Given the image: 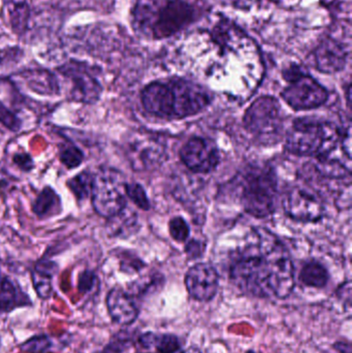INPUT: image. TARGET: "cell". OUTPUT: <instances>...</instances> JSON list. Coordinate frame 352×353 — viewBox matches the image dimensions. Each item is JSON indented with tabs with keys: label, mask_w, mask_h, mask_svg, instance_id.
<instances>
[{
	"label": "cell",
	"mask_w": 352,
	"mask_h": 353,
	"mask_svg": "<svg viewBox=\"0 0 352 353\" xmlns=\"http://www.w3.org/2000/svg\"><path fill=\"white\" fill-rule=\"evenodd\" d=\"M229 277L236 288L256 298L283 300L295 288V268L282 243L269 230L258 228L253 241L234 259Z\"/></svg>",
	"instance_id": "1"
},
{
	"label": "cell",
	"mask_w": 352,
	"mask_h": 353,
	"mask_svg": "<svg viewBox=\"0 0 352 353\" xmlns=\"http://www.w3.org/2000/svg\"><path fill=\"white\" fill-rule=\"evenodd\" d=\"M194 10L185 0H138L134 10L136 30L165 39L194 20Z\"/></svg>",
	"instance_id": "2"
},
{
	"label": "cell",
	"mask_w": 352,
	"mask_h": 353,
	"mask_svg": "<svg viewBox=\"0 0 352 353\" xmlns=\"http://www.w3.org/2000/svg\"><path fill=\"white\" fill-rule=\"evenodd\" d=\"M335 126L316 120L301 118L293 122L287 132V151L299 157H328L340 142Z\"/></svg>",
	"instance_id": "3"
},
{
	"label": "cell",
	"mask_w": 352,
	"mask_h": 353,
	"mask_svg": "<svg viewBox=\"0 0 352 353\" xmlns=\"http://www.w3.org/2000/svg\"><path fill=\"white\" fill-rule=\"evenodd\" d=\"M240 203L250 215L265 218L274 213L277 201V180L269 168L248 169L240 179Z\"/></svg>",
	"instance_id": "4"
},
{
	"label": "cell",
	"mask_w": 352,
	"mask_h": 353,
	"mask_svg": "<svg viewBox=\"0 0 352 353\" xmlns=\"http://www.w3.org/2000/svg\"><path fill=\"white\" fill-rule=\"evenodd\" d=\"M126 183L123 174L113 168H103L94 174L91 201L96 214L109 219L127 205Z\"/></svg>",
	"instance_id": "5"
},
{
	"label": "cell",
	"mask_w": 352,
	"mask_h": 353,
	"mask_svg": "<svg viewBox=\"0 0 352 353\" xmlns=\"http://www.w3.org/2000/svg\"><path fill=\"white\" fill-rule=\"evenodd\" d=\"M289 86L282 92V97L289 107L296 111L315 109L326 103L328 91L312 77L304 74L298 66H293L284 72Z\"/></svg>",
	"instance_id": "6"
},
{
	"label": "cell",
	"mask_w": 352,
	"mask_h": 353,
	"mask_svg": "<svg viewBox=\"0 0 352 353\" xmlns=\"http://www.w3.org/2000/svg\"><path fill=\"white\" fill-rule=\"evenodd\" d=\"M244 125L260 140L269 142L276 138L283 128L280 103L272 97H258L246 111Z\"/></svg>",
	"instance_id": "7"
},
{
	"label": "cell",
	"mask_w": 352,
	"mask_h": 353,
	"mask_svg": "<svg viewBox=\"0 0 352 353\" xmlns=\"http://www.w3.org/2000/svg\"><path fill=\"white\" fill-rule=\"evenodd\" d=\"M58 70L68 83V97L70 101L85 105H93L99 101L103 86L86 64L70 61Z\"/></svg>",
	"instance_id": "8"
},
{
	"label": "cell",
	"mask_w": 352,
	"mask_h": 353,
	"mask_svg": "<svg viewBox=\"0 0 352 353\" xmlns=\"http://www.w3.org/2000/svg\"><path fill=\"white\" fill-rule=\"evenodd\" d=\"M167 84L171 91V119H183L196 115L210 105V94L200 85L180 79Z\"/></svg>",
	"instance_id": "9"
},
{
	"label": "cell",
	"mask_w": 352,
	"mask_h": 353,
	"mask_svg": "<svg viewBox=\"0 0 352 353\" xmlns=\"http://www.w3.org/2000/svg\"><path fill=\"white\" fill-rule=\"evenodd\" d=\"M289 217L302 222H316L324 216V203L320 194L310 189L296 187L283 201Z\"/></svg>",
	"instance_id": "10"
},
{
	"label": "cell",
	"mask_w": 352,
	"mask_h": 353,
	"mask_svg": "<svg viewBox=\"0 0 352 353\" xmlns=\"http://www.w3.org/2000/svg\"><path fill=\"white\" fill-rule=\"evenodd\" d=\"M180 157L190 171L198 174L212 172L220 159L215 145L202 138L190 139L182 147Z\"/></svg>",
	"instance_id": "11"
},
{
	"label": "cell",
	"mask_w": 352,
	"mask_h": 353,
	"mask_svg": "<svg viewBox=\"0 0 352 353\" xmlns=\"http://www.w3.org/2000/svg\"><path fill=\"white\" fill-rule=\"evenodd\" d=\"M188 294L198 302H209L216 296L219 288V275L210 263H196L188 270L185 276Z\"/></svg>",
	"instance_id": "12"
},
{
	"label": "cell",
	"mask_w": 352,
	"mask_h": 353,
	"mask_svg": "<svg viewBox=\"0 0 352 353\" xmlns=\"http://www.w3.org/2000/svg\"><path fill=\"white\" fill-rule=\"evenodd\" d=\"M128 157L132 167L136 171L154 170L165 161V147L154 139L136 140L130 145Z\"/></svg>",
	"instance_id": "13"
},
{
	"label": "cell",
	"mask_w": 352,
	"mask_h": 353,
	"mask_svg": "<svg viewBox=\"0 0 352 353\" xmlns=\"http://www.w3.org/2000/svg\"><path fill=\"white\" fill-rule=\"evenodd\" d=\"M107 306L110 316L115 323L130 325L138 316V309L130 292L120 288H115L107 296Z\"/></svg>",
	"instance_id": "14"
},
{
	"label": "cell",
	"mask_w": 352,
	"mask_h": 353,
	"mask_svg": "<svg viewBox=\"0 0 352 353\" xmlns=\"http://www.w3.org/2000/svg\"><path fill=\"white\" fill-rule=\"evenodd\" d=\"M346 57L344 46L332 39L322 41L315 51L316 66L324 74L340 72L346 63Z\"/></svg>",
	"instance_id": "15"
},
{
	"label": "cell",
	"mask_w": 352,
	"mask_h": 353,
	"mask_svg": "<svg viewBox=\"0 0 352 353\" xmlns=\"http://www.w3.org/2000/svg\"><path fill=\"white\" fill-rule=\"evenodd\" d=\"M142 103L148 113L156 117L171 119L169 84L161 82L149 84L143 90Z\"/></svg>",
	"instance_id": "16"
},
{
	"label": "cell",
	"mask_w": 352,
	"mask_h": 353,
	"mask_svg": "<svg viewBox=\"0 0 352 353\" xmlns=\"http://www.w3.org/2000/svg\"><path fill=\"white\" fill-rule=\"evenodd\" d=\"M181 347L179 338L172 334L145 333L138 338L140 353H175Z\"/></svg>",
	"instance_id": "17"
},
{
	"label": "cell",
	"mask_w": 352,
	"mask_h": 353,
	"mask_svg": "<svg viewBox=\"0 0 352 353\" xmlns=\"http://www.w3.org/2000/svg\"><path fill=\"white\" fill-rule=\"evenodd\" d=\"M27 87L39 95H58L61 90L57 77L45 70H32L21 74Z\"/></svg>",
	"instance_id": "18"
},
{
	"label": "cell",
	"mask_w": 352,
	"mask_h": 353,
	"mask_svg": "<svg viewBox=\"0 0 352 353\" xmlns=\"http://www.w3.org/2000/svg\"><path fill=\"white\" fill-rule=\"evenodd\" d=\"M138 226V215L126 205L119 213L107 219V234L113 238L125 239L132 236Z\"/></svg>",
	"instance_id": "19"
},
{
	"label": "cell",
	"mask_w": 352,
	"mask_h": 353,
	"mask_svg": "<svg viewBox=\"0 0 352 353\" xmlns=\"http://www.w3.org/2000/svg\"><path fill=\"white\" fill-rule=\"evenodd\" d=\"M32 211L41 219L55 217L62 212L61 197L52 187L45 186L35 197Z\"/></svg>",
	"instance_id": "20"
},
{
	"label": "cell",
	"mask_w": 352,
	"mask_h": 353,
	"mask_svg": "<svg viewBox=\"0 0 352 353\" xmlns=\"http://www.w3.org/2000/svg\"><path fill=\"white\" fill-rule=\"evenodd\" d=\"M56 270H57L56 263L45 259H41L35 265L32 272L33 286L41 298H49L50 294H52L53 290L52 279Z\"/></svg>",
	"instance_id": "21"
},
{
	"label": "cell",
	"mask_w": 352,
	"mask_h": 353,
	"mask_svg": "<svg viewBox=\"0 0 352 353\" xmlns=\"http://www.w3.org/2000/svg\"><path fill=\"white\" fill-rule=\"evenodd\" d=\"M26 303V296L10 281L0 275V314L10 312L12 309Z\"/></svg>",
	"instance_id": "22"
},
{
	"label": "cell",
	"mask_w": 352,
	"mask_h": 353,
	"mask_svg": "<svg viewBox=\"0 0 352 353\" xmlns=\"http://www.w3.org/2000/svg\"><path fill=\"white\" fill-rule=\"evenodd\" d=\"M300 280L302 283L309 288H324L329 281L328 270L318 261H310L302 269Z\"/></svg>",
	"instance_id": "23"
},
{
	"label": "cell",
	"mask_w": 352,
	"mask_h": 353,
	"mask_svg": "<svg viewBox=\"0 0 352 353\" xmlns=\"http://www.w3.org/2000/svg\"><path fill=\"white\" fill-rule=\"evenodd\" d=\"M94 175L89 171H82L66 181V186L78 203L91 197Z\"/></svg>",
	"instance_id": "24"
},
{
	"label": "cell",
	"mask_w": 352,
	"mask_h": 353,
	"mask_svg": "<svg viewBox=\"0 0 352 353\" xmlns=\"http://www.w3.org/2000/svg\"><path fill=\"white\" fill-rule=\"evenodd\" d=\"M59 161L66 169L74 170L83 165L85 154L82 149L68 141L59 146Z\"/></svg>",
	"instance_id": "25"
},
{
	"label": "cell",
	"mask_w": 352,
	"mask_h": 353,
	"mask_svg": "<svg viewBox=\"0 0 352 353\" xmlns=\"http://www.w3.org/2000/svg\"><path fill=\"white\" fill-rule=\"evenodd\" d=\"M126 196L140 209L147 211L150 208V201L147 196L146 191L138 183H126Z\"/></svg>",
	"instance_id": "26"
},
{
	"label": "cell",
	"mask_w": 352,
	"mask_h": 353,
	"mask_svg": "<svg viewBox=\"0 0 352 353\" xmlns=\"http://www.w3.org/2000/svg\"><path fill=\"white\" fill-rule=\"evenodd\" d=\"M29 18V8L27 4L18 3L10 10V23L17 33H21L26 27Z\"/></svg>",
	"instance_id": "27"
},
{
	"label": "cell",
	"mask_w": 352,
	"mask_h": 353,
	"mask_svg": "<svg viewBox=\"0 0 352 353\" xmlns=\"http://www.w3.org/2000/svg\"><path fill=\"white\" fill-rule=\"evenodd\" d=\"M169 234L177 242L184 243L189 236V226L182 217H175L169 221Z\"/></svg>",
	"instance_id": "28"
},
{
	"label": "cell",
	"mask_w": 352,
	"mask_h": 353,
	"mask_svg": "<svg viewBox=\"0 0 352 353\" xmlns=\"http://www.w3.org/2000/svg\"><path fill=\"white\" fill-rule=\"evenodd\" d=\"M0 123L12 132H18L22 126V122L17 117L16 114L12 113L2 103H0Z\"/></svg>",
	"instance_id": "29"
},
{
	"label": "cell",
	"mask_w": 352,
	"mask_h": 353,
	"mask_svg": "<svg viewBox=\"0 0 352 353\" xmlns=\"http://www.w3.org/2000/svg\"><path fill=\"white\" fill-rule=\"evenodd\" d=\"M12 163L16 165L20 171L29 173L34 168V161L32 157L27 152H18L12 157Z\"/></svg>",
	"instance_id": "30"
},
{
	"label": "cell",
	"mask_w": 352,
	"mask_h": 353,
	"mask_svg": "<svg viewBox=\"0 0 352 353\" xmlns=\"http://www.w3.org/2000/svg\"><path fill=\"white\" fill-rule=\"evenodd\" d=\"M95 276L92 272L85 271L79 278V288H80L81 290L87 292V290H91V288H92Z\"/></svg>",
	"instance_id": "31"
},
{
	"label": "cell",
	"mask_w": 352,
	"mask_h": 353,
	"mask_svg": "<svg viewBox=\"0 0 352 353\" xmlns=\"http://www.w3.org/2000/svg\"><path fill=\"white\" fill-rule=\"evenodd\" d=\"M203 251H204V249H203L202 243L198 242V241H190L186 246V253L194 259V257L200 256Z\"/></svg>",
	"instance_id": "32"
},
{
	"label": "cell",
	"mask_w": 352,
	"mask_h": 353,
	"mask_svg": "<svg viewBox=\"0 0 352 353\" xmlns=\"http://www.w3.org/2000/svg\"><path fill=\"white\" fill-rule=\"evenodd\" d=\"M225 1L231 4V6H236V8H251L254 3L260 1V0H225Z\"/></svg>",
	"instance_id": "33"
},
{
	"label": "cell",
	"mask_w": 352,
	"mask_h": 353,
	"mask_svg": "<svg viewBox=\"0 0 352 353\" xmlns=\"http://www.w3.org/2000/svg\"><path fill=\"white\" fill-rule=\"evenodd\" d=\"M181 353H202L198 348L196 347H189L188 350H184L183 352Z\"/></svg>",
	"instance_id": "34"
}]
</instances>
